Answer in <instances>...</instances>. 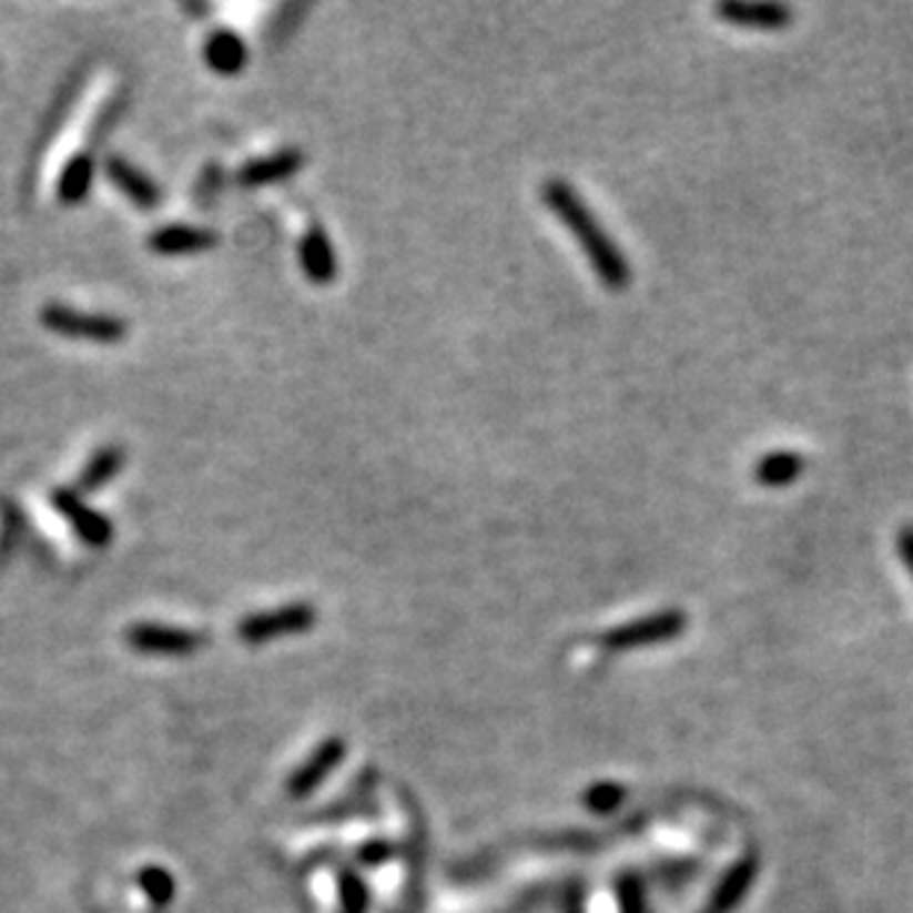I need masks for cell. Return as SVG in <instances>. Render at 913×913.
I'll return each instance as SVG.
<instances>
[{
	"label": "cell",
	"mask_w": 913,
	"mask_h": 913,
	"mask_svg": "<svg viewBox=\"0 0 913 913\" xmlns=\"http://www.w3.org/2000/svg\"><path fill=\"white\" fill-rule=\"evenodd\" d=\"M541 199H545L547 207H550V211L568 225V231H571L574 237H577L580 248L586 252V257H589L591 270L598 273L600 284L612 293L627 291V284H630L632 278L630 264H627V257H623L621 248L615 246V240L603 231L598 216L591 213L589 204L582 202L580 193H577L568 181H562V177H550V181L541 186Z\"/></svg>",
	"instance_id": "1"
},
{
	"label": "cell",
	"mask_w": 913,
	"mask_h": 913,
	"mask_svg": "<svg viewBox=\"0 0 913 913\" xmlns=\"http://www.w3.org/2000/svg\"><path fill=\"white\" fill-rule=\"evenodd\" d=\"M689 627V618L680 609H666V612L648 615L639 621L621 623L615 630H607L598 639L603 650H639L650 648V645H662V641L677 639L680 632Z\"/></svg>",
	"instance_id": "2"
},
{
	"label": "cell",
	"mask_w": 913,
	"mask_h": 913,
	"mask_svg": "<svg viewBox=\"0 0 913 913\" xmlns=\"http://www.w3.org/2000/svg\"><path fill=\"white\" fill-rule=\"evenodd\" d=\"M42 323L57 334H65V337H80V341H95V343H115L122 341L128 325L115 316H89V314H78L71 307L62 305H51L42 314Z\"/></svg>",
	"instance_id": "3"
},
{
	"label": "cell",
	"mask_w": 913,
	"mask_h": 913,
	"mask_svg": "<svg viewBox=\"0 0 913 913\" xmlns=\"http://www.w3.org/2000/svg\"><path fill=\"white\" fill-rule=\"evenodd\" d=\"M314 607H307V603H291V607L273 609V612L248 615L246 621H240L237 632L240 639L248 641V645H255V641H270L278 639V636H291V632H305L314 627Z\"/></svg>",
	"instance_id": "4"
},
{
	"label": "cell",
	"mask_w": 913,
	"mask_h": 913,
	"mask_svg": "<svg viewBox=\"0 0 913 913\" xmlns=\"http://www.w3.org/2000/svg\"><path fill=\"white\" fill-rule=\"evenodd\" d=\"M128 645L142 653H166V657H181L193 653L204 645V636L184 627H169V623H136L128 630Z\"/></svg>",
	"instance_id": "5"
},
{
	"label": "cell",
	"mask_w": 913,
	"mask_h": 913,
	"mask_svg": "<svg viewBox=\"0 0 913 913\" xmlns=\"http://www.w3.org/2000/svg\"><path fill=\"white\" fill-rule=\"evenodd\" d=\"M724 21L745 30H783L792 24V9L772 0H724L716 7Z\"/></svg>",
	"instance_id": "6"
},
{
	"label": "cell",
	"mask_w": 913,
	"mask_h": 913,
	"mask_svg": "<svg viewBox=\"0 0 913 913\" xmlns=\"http://www.w3.org/2000/svg\"><path fill=\"white\" fill-rule=\"evenodd\" d=\"M343 751L346 748H343L341 739H325L323 745H316L314 754L307 757L305 763L291 774V781H287V792H291L293 799L311 795L337 769V763L343 760Z\"/></svg>",
	"instance_id": "7"
},
{
	"label": "cell",
	"mask_w": 913,
	"mask_h": 913,
	"mask_svg": "<svg viewBox=\"0 0 913 913\" xmlns=\"http://www.w3.org/2000/svg\"><path fill=\"white\" fill-rule=\"evenodd\" d=\"M53 503H57V509H60L62 515L71 520V527L78 529L83 541H89L92 547H104L106 541H110L113 527H110V524H106L98 511L89 509L87 503L80 500L78 494L57 491L53 494Z\"/></svg>",
	"instance_id": "8"
},
{
	"label": "cell",
	"mask_w": 913,
	"mask_h": 913,
	"mask_svg": "<svg viewBox=\"0 0 913 913\" xmlns=\"http://www.w3.org/2000/svg\"><path fill=\"white\" fill-rule=\"evenodd\" d=\"M757 879V863L754 861H739L733 870L721 879V884L716 887L710 899V907L707 913H733L739 907V902L745 899V893L751 890Z\"/></svg>",
	"instance_id": "9"
},
{
	"label": "cell",
	"mask_w": 913,
	"mask_h": 913,
	"mask_svg": "<svg viewBox=\"0 0 913 913\" xmlns=\"http://www.w3.org/2000/svg\"><path fill=\"white\" fill-rule=\"evenodd\" d=\"M804 470V458L792 449H778V453H765L754 467V479L763 488H787L801 476Z\"/></svg>",
	"instance_id": "10"
},
{
	"label": "cell",
	"mask_w": 913,
	"mask_h": 913,
	"mask_svg": "<svg viewBox=\"0 0 913 913\" xmlns=\"http://www.w3.org/2000/svg\"><path fill=\"white\" fill-rule=\"evenodd\" d=\"M106 172H110V177L119 184V190L136 204H142V207H151V204L160 199L154 181H151L149 175H142L140 169L131 166V163H124L122 158L106 160Z\"/></svg>",
	"instance_id": "11"
},
{
	"label": "cell",
	"mask_w": 913,
	"mask_h": 913,
	"mask_svg": "<svg viewBox=\"0 0 913 913\" xmlns=\"http://www.w3.org/2000/svg\"><path fill=\"white\" fill-rule=\"evenodd\" d=\"M302 264H305V273L314 282H332L334 278L337 261H334V248L323 231H311L305 237V243H302Z\"/></svg>",
	"instance_id": "12"
},
{
	"label": "cell",
	"mask_w": 913,
	"mask_h": 913,
	"mask_svg": "<svg viewBox=\"0 0 913 913\" xmlns=\"http://www.w3.org/2000/svg\"><path fill=\"white\" fill-rule=\"evenodd\" d=\"M213 246V234L211 231L202 229H184V225H175V229L158 231L151 237V248H158L163 255H181V252H199V248Z\"/></svg>",
	"instance_id": "13"
},
{
	"label": "cell",
	"mask_w": 913,
	"mask_h": 913,
	"mask_svg": "<svg viewBox=\"0 0 913 913\" xmlns=\"http://www.w3.org/2000/svg\"><path fill=\"white\" fill-rule=\"evenodd\" d=\"M204 57L222 74H237L243 69V62H246V48H243V42L234 33H216L207 42Z\"/></svg>",
	"instance_id": "14"
},
{
	"label": "cell",
	"mask_w": 913,
	"mask_h": 913,
	"mask_svg": "<svg viewBox=\"0 0 913 913\" xmlns=\"http://www.w3.org/2000/svg\"><path fill=\"white\" fill-rule=\"evenodd\" d=\"M302 166V158L296 151H282L275 158H266L261 163H252V166L243 172V181L246 184H270V181H278V177L293 175L296 169Z\"/></svg>",
	"instance_id": "15"
},
{
	"label": "cell",
	"mask_w": 913,
	"mask_h": 913,
	"mask_svg": "<svg viewBox=\"0 0 913 913\" xmlns=\"http://www.w3.org/2000/svg\"><path fill=\"white\" fill-rule=\"evenodd\" d=\"M140 887L154 905H169L172 896H175V881H172V875H169L166 870H160V866H145V870L140 872Z\"/></svg>",
	"instance_id": "16"
},
{
	"label": "cell",
	"mask_w": 913,
	"mask_h": 913,
	"mask_svg": "<svg viewBox=\"0 0 913 913\" xmlns=\"http://www.w3.org/2000/svg\"><path fill=\"white\" fill-rule=\"evenodd\" d=\"M119 467H122V453H119V449H104V453H98V456L89 461L87 474L80 479V488L87 491V488L104 485L106 479H113Z\"/></svg>",
	"instance_id": "17"
},
{
	"label": "cell",
	"mask_w": 913,
	"mask_h": 913,
	"mask_svg": "<svg viewBox=\"0 0 913 913\" xmlns=\"http://www.w3.org/2000/svg\"><path fill=\"white\" fill-rule=\"evenodd\" d=\"M337 890H341L343 913H364L369 905L367 884L355 875V872H341L337 875Z\"/></svg>",
	"instance_id": "18"
},
{
	"label": "cell",
	"mask_w": 913,
	"mask_h": 913,
	"mask_svg": "<svg viewBox=\"0 0 913 913\" xmlns=\"http://www.w3.org/2000/svg\"><path fill=\"white\" fill-rule=\"evenodd\" d=\"M89 181H92V160L80 158L74 160L69 166V172L62 175V186L60 195L65 202H80L89 190Z\"/></svg>",
	"instance_id": "19"
},
{
	"label": "cell",
	"mask_w": 913,
	"mask_h": 913,
	"mask_svg": "<svg viewBox=\"0 0 913 913\" xmlns=\"http://www.w3.org/2000/svg\"><path fill=\"white\" fill-rule=\"evenodd\" d=\"M623 792L612 783H595L589 792H586V804H589L595 813H612L618 804H621Z\"/></svg>",
	"instance_id": "20"
},
{
	"label": "cell",
	"mask_w": 913,
	"mask_h": 913,
	"mask_svg": "<svg viewBox=\"0 0 913 913\" xmlns=\"http://www.w3.org/2000/svg\"><path fill=\"white\" fill-rule=\"evenodd\" d=\"M618 893H621V913H645V893H641L639 881L627 879Z\"/></svg>",
	"instance_id": "21"
},
{
	"label": "cell",
	"mask_w": 913,
	"mask_h": 913,
	"mask_svg": "<svg viewBox=\"0 0 913 913\" xmlns=\"http://www.w3.org/2000/svg\"><path fill=\"white\" fill-rule=\"evenodd\" d=\"M896 545H899V556H902L907 574L913 577V524H905V527L899 529Z\"/></svg>",
	"instance_id": "22"
},
{
	"label": "cell",
	"mask_w": 913,
	"mask_h": 913,
	"mask_svg": "<svg viewBox=\"0 0 913 913\" xmlns=\"http://www.w3.org/2000/svg\"><path fill=\"white\" fill-rule=\"evenodd\" d=\"M390 854H394V845H390V843H369V845H364V849H361V861H364V863H382V861H387Z\"/></svg>",
	"instance_id": "23"
}]
</instances>
